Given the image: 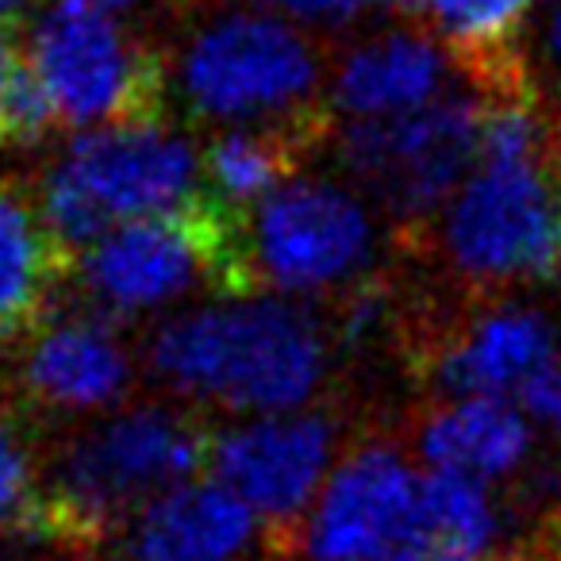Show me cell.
<instances>
[{"instance_id":"ac0fdd59","label":"cell","mask_w":561,"mask_h":561,"mask_svg":"<svg viewBox=\"0 0 561 561\" xmlns=\"http://www.w3.org/2000/svg\"><path fill=\"white\" fill-rule=\"evenodd\" d=\"M312 142L316 135L280 127H224L201 154L208 196L231 216H247L285 181L297 178L300 158Z\"/></svg>"},{"instance_id":"e0dca14e","label":"cell","mask_w":561,"mask_h":561,"mask_svg":"<svg viewBox=\"0 0 561 561\" xmlns=\"http://www.w3.org/2000/svg\"><path fill=\"white\" fill-rule=\"evenodd\" d=\"M66 273L70 250L47 227L39 201L0 181V339L32 335Z\"/></svg>"},{"instance_id":"484cf974","label":"cell","mask_w":561,"mask_h":561,"mask_svg":"<svg viewBox=\"0 0 561 561\" xmlns=\"http://www.w3.org/2000/svg\"><path fill=\"white\" fill-rule=\"evenodd\" d=\"M39 0H0V20L20 16V12H32Z\"/></svg>"},{"instance_id":"8992f818","label":"cell","mask_w":561,"mask_h":561,"mask_svg":"<svg viewBox=\"0 0 561 561\" xmlns=\"http://www.w3.org/2000/svg\"><path fill=\"white\" fill-rule=\"evenodd\" d=\"M24 66L73 131L158 116L165 93L154 50L96 0H47L27 24Z\"/></svg>"},{"instance_id":"d4e9b609","label":"cell","mask_w":561,"mask_h":561,"mask_svg":"<svg viewBox=\"0 0 561 561\" xmlns=\"http://www.w3.org/2000/svg\"><path fill=\"white\" fill-rule=\"evenodd\" d=\"M96 4H104V9H108V12H116V16L131 20V16H139V12L158 9V4H162V0H96Z\"/></svg>"},{"instance_id":"9c48e42d","label":"cell","mask_w":561,"mask_h":561,"mask_svg":"<svg viewBox=\"0 0 561 561\" xmlns=\"http://www.w3.org/2000/svg\"><path fill=\"white\" fill-rule=\"evenodd\" d=\"M484 101L446 93L420 112L369 124H346L339 139L343 170L400 224H423L446 211L481 150Z\"/></svg>"},{"instance_id":"6da1fadb","label":"cell","mask_w":561,"mask_h":561,"mask_svg":"<svg viewBox=\"0 0 561 561\" xmlns=\"http://www.w3.org/2000/svg\"><path fill=\"white\" fill-rule=\"evenodd\" d=\"M147 358L170 392L254 420L300 412L328 377L331 346L293 300L224 297L165 320Z\"/></svg>"},{"instance_id":"3957f363","label":"cell","mask_w":561,"mask_h":561,"mask_svg":"<svg viewBox=\"0 0 561 561\" xmlns=\"http://www.w3.org/2000/svg\"><path fill=\"white\" fill-rule=\"evenodd\" d=\"M165 81L204 124L316 135L328 66L308 32L227 4L181 35Z\"/></svg>"},{"instance_id":"7c38bea8","label":"cell","mask_w":561,"mask_h":561,"mask_svg":"<svg viewBox=\"0 0 561 561\" xmlns=\"http://www.w3.org/2000/svg\"><path fill=\"white\" fill-rule=\"evenodd\" d=\"M131 354L101 312L47 316L16 369L27 404L58 415L108 412L131 389Z\"/></svg>"},{"instance_id":"83f0119b","label":"cell","mask_w":561,"mask_h":561,"mask_svg":"<svg viewBox=\"0 0 561 561\" xmlns=\"http://www.w3.org/2000/svg\"><path fill=\"white\" fill-rule=\"evenodd\" d=\"M550 561H561V542H558V553H553V558Z\"/></svg>"},{"instance_id":"2e32d148","label":"cell","mask_w":561,"mask_h":561,"mask_svg":"<svg viewBox=\"0 0 561 561\" xmlns=\"http://www.w3.org/2000/svg\"><path fill=\"white\" fill-rule=\"evenodd\" d=\"M535 423L507 397H450L420 423V458L431 473L504 481L530 461Z\"/></svg>"},{"instance_id":"cb8c5ba5","label":"cell","mask_w":561,"mask_h":561,"mask_svg":"<svg viewBox=\"0 0 561 561\" xmlns=\"http://www.w3.org/2000/svg\"><path fill=\"white\" fill-rule=\"evenodd\" d=\"M542 47H546V58L561 70V0L553 4L550 16H546V24H542Z\"/></svg>"},{"instance_id":"9a60e30c","label":"cell","mask_w":561,"mask_h":561,"mask_svg":"<svg viewBox=\"0 0 561 561\" xmlns=\"http://www.w3.org/2000/svg\"><path fill=\"white\" fill-rule=\"evenodd\" d=\"M257 519L216 477L188 481L131 519L127 561H242L254 546Z\"/></svg>"},{"instance_id":"ffe728a7","label":"cell","mask_w":561,"mask_h":561,"mask_svg":"<svg viewBox=\"0 0 561 561\" xmlns=\"http://www.w3.org/2000/svg\"><path fill=\"white\" fill-rule=\"evenodd\" d=\"M43 492L24 438L0 415V530H39Z\"/></svg>"},{"instance_id":"30bf717a","label":"cell","mask_w":561,"mask_h":561,"mask_svg":"<svg viewBox=\"0 0 561 561\" xmlns=\"http://www.w3.org/2000/svg\"><path fill=\"white\" fill-rule=\"evenodd\" d=\"M423 473L389 443H366L335 466L297 527L308 561H400L420 519Z\"/></svg>"},{"instance_id":"f1b7e54d","label":"cell","mask_w":561,"mask_h":561,"mask_svg":"<svg viewBox=\"0 0 561 561\" xmlns=\"http://www.w3.org/2000/svg\"><path fill=\"white\" fill-rule=\"evenodd\" d=\"M477 561H492V558H477Z\"/></svg>"},{"instance_id":"277c9868","label":"cell","mask_w":561,"mask_h":561,"mask_svg":"<svg viewBox=\"0 0 561 561\" xmlns=\"http://www.w3.org/2000/svg\"><path fill=\"white\" fill-rule=\"evenodd\" d=\"M201 150L162 116L78 131L39 181V211L66 250L112 227L178 211L201 196Z\"/></svg>"},{"instance_id":"44dd1931","label":"cell","mask_w":561,"mask_h":561,"mask_svg":"<svg viewBox=\"0 0 561 561\" xmlns=\"http://www.w3.org/2000/svg\"><path fill=\"white\" fill-rule=\"evenodd\" d=\"M247 9H257L265 16H277L300 32L339 35L366 24L377 0H242Z\"/></svg>"},{"instance_id":"5b68a950","label":"cell","mask_w":561,"mask_h":561,"mask_svg":"<svg viewBox=\"0 0 561 561\" xmlns=\"http://www.w3.org/2000/svg\"><path fill=\"white\" fill-rule=\"evenodd\" d=\"M239 219L201 193L178 211L119 224L81 250V285L101 316L158 312L201 285L224 297H254Z\"/></svg>"},{"instance_id":"d6986e66","label":"cell","mask_w":561,"mask_h":561,"mask_svg":"<svg viewBox=\"0 0 561 561\" xmlns=\"http://www.w3.org/2000/svg\"><path fill=\"white\" fill-rule=\"evenodd\" d=\"M530 9L535 0H431L427 12L446 50L500 81L507 78L504 62L527 27Z\"/></svg>"},{"instance_id":"7a4b0ae2","label":"cell","mask_w":561,"mask_h":561,"mask_svg":"<svg viewBox=\"0 0 561 561\" xmlns=\"http://www.w3.org/2000/svg\"><path fill=\"white\" fill-rule=\"evenodd\" d=\"M208 454V427L185 408H119L70 438L43 492L35 538L85 546L112 527H131L154 500L196 481Z\"/></svg>"},{"instance_id":"8fae6325","label":"cell","mask_w":561,"mask_h":561,"mask_svg":"<svg viewBox=\"0 0 561 561\" xmlns=\"http://www.w3.org/2000/svg\"><path fill=\"white\" fill-rule=\"evenodd\" d=\"M335 458V423L323 412L254 415L231 431L211 435L208 469L234 492L270 530L305 523L308 507L328 484Z\"/></svg>"},{"instance_id":"5bb4252c","label":"cell","mask_w":561,"mask_h":561,"mask_svg":"<svg viewBox=\"0 0 561 561\" xmlns=\"http://www.w3.org/2000/svg\"><path fill=\"white\" fill-rule=\"evenodd\" d=\"M454 62L438 39L412 27L362 35L328 73V101L351 124L420 112L450 93Z\"/></svg>"},{"instance_id":"603a6c76","label":"cell","mask_w":561,"mask_h":561,"mask_svg":"<svg viewBox=\"0 0 561 561\" xmlns=\"http://www.w3.org/2000/svg\"><path fill=\"white\" fill-rule=\"evenodd\" d=\"M20 73H24V58H20L12 35L4 32V24H0V108H4V101H9V93H12V85H16Z\"/></svg>"},{"instance_id":"7402d4cb","label":"cell","mask_w":561,"mask_h":561,"mask_svg":"<svg viewBox=\"0 0 561 561\" xmlns=\"http://www.w3.org/2000/svg\"><path fill=\"white\" fill-rule=\"evenodd\" d=\"M515 404L523 408L535 427L561 435V358H553L546 369H538L519 392H515Z\"/></svg>"},{"instance_id":"ba28073f","label":"cell","mask_w":561,"mask_h":561,"mask_svg":"<svg viewBox=\"0 0 561 561\" xmlns=\"http://www.w3.org/2000/svg\"><path fill=\"white\" fill-rule=\"evenodd\" d=\"M247 219L242 257L254 297L339 289L366 270L377 247L366 201L335 178L297 173Z\"/></svg>"},{"instance_id":"52a82bcc","label":"cell","mask_w":561,"mask_h":561,"mask_svg":"<svg viewBox=\"0 0 561 561\" xmlns=\"http://www.w3.org/2000/svg\"><path fill=\"white\" fill-rule=\"evenodd\" d=\"M443 250L469 285H527L561 273L558 154H477L443 211Z\"/></svg>"},{"instance_id":"4fadbf2b","label":"cell","mask_w":561,"mask_h":561,"mask_svg":"<svg viewBox=\"0 0 561 561\" xmlns=\"http://www.w3.org/2000/svg\"><path fill=\"white\" fill-rule=\"evenodd\" d=\"M553 358H561L558 323L538 308L500 305L431 343L423 369L450 397H515Z\"/></svg>"},{"instance_id":"4316f807","label":"cell","mask_w":561,"mask_h":561,"mask_svg":"<svg viewBox=\"0 0 561 561\" xmlns=\"http://www.w3.org/2000/svg\"><path fill=\"white\" fill-rule=\"evenodd\" d=\"M392 9H400V12H423V9H431V0H389Z\"/></svg>"}]
</instances>
